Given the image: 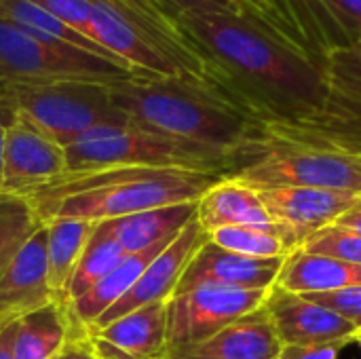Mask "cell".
<instances>
[{"mask_svg":"<svg viewBox=\"0 0 361 359\" xmlns=\"http://www.w3.org/2000/svg\"><path fill=\"white\" fill-rule=\"evenodd\" d=\"M78 332L87 330H80L59 303L30 311L15 322L13 359H55Z\"/></svg>","mask_w":361,"mask_h":359,"instance_id":"obj_22","label":"cell"},{"mask_svg":"<svg viewBox=\"0 0 361 359\" xmlns=\"http://www.w3.org/2000/svg\"><path fill=\"white\" fill-rule=\"evenodd\" d=\"M42 224L44 222L27 197L0 193V271Z\"/></svg>","mask_w":361,"mask_h":359,"instance_id":"obj_27","label":"cell"},{"mask_svg":"<svg viewBox=\"0 0 361 359\" xmlns=\"http://www.w3.org/2000/svg\"><path fill=\"white\" fill-rule=\"evenodd\" d=\"M97 222L78 218H53L47 229V273L55 303L68 307V292L74 271L91 241Z\"/></svg>","mask_w":361,"mask_h":359,"instance_id":"obj_23","label":"cell"},{"mask_svg":"<svg viewBox=\"0 0 361 359\" xmlns=\"http://www.w3.org/2000/svg\"><path fill=\"white\" fill-rule=\"evenodd\" d=\"M157 2L176 19L184 15H209V13H233V15L247 17L239 0H157Z\"/></svg>","mask_w":361,"mask_h":359,"instance_id":"obj_31","label":"cell"},{"mask_svg":"<svg viewBox=\"0 0 361 359\" xmlns=\"http://www.w3.org/2000/svg\"><path fill=\"white\" fill-rule=\"evenodd\" d=\"M328 95L322 112L300 125H269L298 138L361 150V40L332 47L324 57Z\"/></svg>","mask_w":361,"mask_h":359,"instance_id":"obj_9","label":"cell"},{"mask_svg":"<svg viewBox=\"0 0 361 359\" xmlns=\"http://www.w3.org/2000/svg\"><path fill=\"white\" fill-rule=\"evenodd\" d=\"M87 336L97 359H159L167 349V303L89 328Z\"/></svg>","mask_w":361,"mask_h":359,"instance_id":"obj_16","label":"cell"},{"mask_svg":"<svg viewBox=\"0 0 361 359\" xmlns=\"http://www.w3.org/2000/svg\"><path fill=\"white\" fill-rule=\"evenodd\" d=\"M55 359H97L93 349H91V343H89V336L87 332H78L70 339V343L63 347V351L57 355Z\"/></svg>","mask_w":361,"mask_h":359,"instance_id":"obj_34","label":"cell"},{"mask_svg":"<svg viewBox=\"0 0 361 359\" xmlns=\"http://www.w3.org/2000/svg\"><path fill=\"white\" fill-rule=\"evenodd\" d=\"M197 216V203H182L137 212L125 218L102 222L118 241L125 254H135L159 243H167Z\"/></svg>","mask_w":361,"mask_h":359,"instance_id":"obj_24","label":"cell"},{"mask_svg":"<svg viewBox=\"0 0 361 359\" xmlns=\"http://www.w3.org/2000/svg\"><path fill=\"white\" fill-rule=\"evenodd\" d=\"M300 248L309 254L330 256L361 267V237L338 224H330L313 233Z\"/></svg>","mask_w":361,"mask_h":359,"instance_id":"obj_29","label":"cell"},{"mask_svg":"<svg viewBox=\"0 0 361 359\" xmlns=\"http://www.w3.org/2000/svg\"><path fill=\"white\" fill-rule=\"evenodd\" d=\"M68 174H87L114 167L190 169L231 178L241 163L224 152L173 140L135 125L95 129L66 148Z\"/></svg>","mask_w":361,"mask_h":359,"instance_id":"obj_7","label":"cell"},{"mask_svg":"<svg viewBox=\"0 0 361 359\" xmlns=\"http://www.w3.org/2000/svg\"><path fill=\"white\" fill-rule=\"evenodd\" d=\"M0 19L8 21L11 25H15L17 30H21L23 34H27V36H32L36 40H42V42H68L72 47H78V49L104 55L108 59L121 61L108 49H104L102 44L91 40L89 36L80 34L78 30L70 28L68 23H63L55 15L42 11L40 6H36L30 0H0ZM121 63H125V61H121Z\"/></svg>","mask_w":361,"mask_h":359,"instance_id":"obj_25","label":"cell"},{"mask_svg":"<svg viewBox=\"0 0 361 359\" xmlns=\"http://www.w3.org/2000/svg\"><path fill=\"white\" fill-rule=\"evenodd\" d=\"M142 72L68 42L36 40L0 19V83L89 80L114 85Z\"/></svg>","mask_w":361,"mask_h":359,"instance_id":"obj_8","label":"cell"},{"mask_svg":"<svg viewBox=\"0 0 361 359\" xmlns=\"http://www.w3.org/2000/svg\"><path fill=\"white\" fill-rule=\"evenodd\" d=\"M91 19L95 40L133 70L209 80L203 55L157 0H91Z\"/></svg>","mask_w":361,"mask_h":359,"instance_id":"obj_4","label":"cell"},{"mask_svg":"<svg viewBox=\"0 0 361 359\" xmlns=\"http://www.w3.org/2000/svg\"><path fill=\"white\" fill-rule=\"evenodd\" d=\"M277 286L302 296L341 292L361 286V267L296 248L286 256Z\"/></svg>","mask_w":361,"mask_h":359,"instance_id":"obj_21","label":"cell"},{"mask_svg":"<svg viewBox=\"0 0 361 359\" xmlns=\"http://www.w3.org/2000/svg\"><path fill=\"white\" fill-rule=\"evenodd\" d=\"M351 343H330V345H313V347H298V345H283L277 359H338L343 347Z\"/></svg>","mask_w":361,"mask_h":359,"instance_id":"obj_33","label":"cell"},{"mask_svg":"<svg viewBox=\"0 0 361 359\" xmlns=\"http://www.w3.org/2000/svg\"><path fill=\"white\" fill-rule=\"evenodd\" d=\"M110 91L131 125L231 154L241 167L264 138L262 125L203 78L137 74L110 85Z\"/></svg>","mask_w":361,"mask_h":359,"instance_id":"obj_2","label":"cell"},{"mask_svg":"<svg viewBox=\"0 0 361 359\" xmlns=\"http://www.w3.org/2000/svg\"><path fill=\"white\" fill-rule=\"evenodd\" d=\"M209 241L216 245L252 258H286L290 254L288 245L273 233L256 231V229H241V226H228L218 229L207 235Z\"/></svg>","mask_w":361,"mask_h":359,"instance_id":"obj_28","label":"cell"},{"mask_svg":"<svg viewBox=\"0 0 361 359\" xmlns=\"http://www.w3.org/2000/svg\"><path fill=\"white\" fill-rule=\"evenodd\" d=\"M197 222L203 226L207 235L218 229H228V226L273 233L290 250L283 229L271 218L258 190L233 178L220 180L197 201Z\"/></svg>","mask_w":361,"mask_h":359,"instance_id":"obj_19","label":"cell"},{"mask_svg":"<svg viewBox=\"0 0 361 359\" xmlns=\"http://www.w3.org/2000/svg\"><path fill=\"white\" fill-rule=\"evenodd\" d=\"M281 347L269 313L260 307L212 339L188 347L167 349L159 359H277Z\"/></svg>","mask_w":361,"mask_h":359,"instance_id":"obj_18","label":"cell"},{"mask_svg":"<svg viewBox=\"0 0 361 359\" xmlns=\"http://www.w3.org/2000/svg\"><path fill=\"white\" fill-rule=\"evenodd\" d=\"M336 224L343 226V229H349V231L357 233L361 237V199L349 209V212H345V214L336 220Z\"/></svg>","mask_w":361,"mask_h":359,"instance_id":"obj_35","label":"cell"},{"mask_svg":"<svg viewBox=\"0 0 361 359\" xmlns=\"http://www.w3.org/2000/svg\"><path fill=\"white\" fill-rule=\"evenodd\" d=\"M180 28L218 87L258 125H300L326 104L324 66L252 19L233 13L184 15Z\"/></svg>","mask_w":361,"mask_h":359,"instance_id":"obj_1","label":"cell"},{"mask_svg":"<svg viewBox=\"0 0 361 359\" xmlns=\"http://www.w3.org/2000/svg\"><path fill=\"white\" fill-rule=\"evenodd\" d=\"M30 2H34L42 11L55 15L57 19H61L70 28L78 30L80 34L89 36L91 40H95L93 19H91V0H30Z\"/></svg>","mask_w":361,"mask_h":359,"instance_id":"obj_30","label":"cell"},{"mask_svg":"<svg viewBox=\"0 0 361 359\" xmlns=\"http://www.w3.org/2000/svg\"><path fill=\"white\" fill-rule=\"evenodd\" d=\"M55 303L47 273L44 224L0 271V324L15 322L30 311Z\"/></svg>","mask_w":361,"mask_h":359,"instance_id":"obj_17","label":"cell"},{"mask_svg":"<svg viewBox=\"0 0 361 359\" xmlns=\"http://www.w3.org/2000/svg\"><path fill=\"white\" fill-rule=\"evenodd\" d=\"M4 133H6V116L0 112V193H2V182H4Z\"/></svg>","mask_w":361,"mask_h":359,"instance_id":"obj_37","label":"cell"},{"mask_svg":"<svg viewBox=\"0 0 361 359\" xmlns=\"http://www.w3.org/2000/svg\"><path fill=\"white\" fill-rule=\"evenodd\" d=\"M271 218L283 229L290 250L300 248L313 233L336 224L361 197L305 186H264L256 188Z\"/></svg>","mask_w":361,"mask_h":359,"instance_id":"obj_12","label":"cell"},{"mask_svg":"<svg viewBox=\"0 0 361 359\" xmlns=\"http://www.w3.org/2000/svg\"><path fill=\"white\" fill-rule=\"evenodd\" d=\"M222 176L190 169L114 167L63 178L27 195L42 222L78 218L106 222L137 212L197 203Z\"/></svg>","mask_w":361,"mask_h":359,"instance_id":"obj_3","label":"cell"},{"mask_svg":"<svg viewBox=\"0 0 361 359\" xmlns=\"http://www.w3.org/2000/svg\"><path fill=\"white\" fill-rule=\"evenodd\" d=\"M269 292L199 286L167 300V349L203 343L262 307ZM165 349V351H167Z\"/></svg>","mask_w":361,"mask_h":359,"instance_id":"obj_10","label":"cell"},{"mask_svg":"<svg viewBox=\"0 0 361 359\" xmlns=\"http://www.w3.org/2000/svg\"><path fill=\"white\" fill-rule=\"evenodd\" d=\"M17 322V320H15ZM15 322L0 324V359H13V336H15Z\"/></svg>","mask_w":361,"mask_h":359,"instance_id":"obj_36","label":"cell"},{"mask_svg":"<svg viewBox=\"0 0 361 359\" xmlns=\"http://www.w3.org/2000/svg\"><path fill=\"white\" fill-rule=\"evenodd\" d=\"M0 110L25 118L63 148L95 129L131 125L110 85L89 80L0 83Z\"/></svg>","mask_w":361,"mask_h":359,"instance_id":"obj_6","label":"cell"},{"mask_svg":"<svg viewBox=\"0 0 361 359\" xmlns=\"http://www.w3.org/2000/svg\"><path fill=\"white\" fill-rule=\"evenodd\" d=\"M262 307L269 313L281 345L313 347L330 343H353L357 332L351 322L332 309L315 303L309 296L288 292L279 286L269 290Z\"/></svg>","mask_w":361,"mask_h":359,"instance_id":"obj_13","label":"cell"},{"mask_svg":"<svg viewBox=\"0 0 361 359\" xmlns=\"http://www.w3.org/2000/svg\"><path fill=\"white\" fill-rule=\"evenodd\" d=\"M173 241V239H171ZM159 243L152 245L148 250L135 252V254H127L104 279H99L89 292H85L82 296H78L76 300L70 303L68 311L72 322L80 328V330H89L91 326L97 324V320L110 309L114 307L118 300H123L127 296V292L137 284V279L144 275V271L148 269V264L171 243Z\"/></svg>","mask_w":361,"mask_h":359,"instance_id":"obj_20","label":"cell"},{"mask_svg":"<svg viewBox=\"0 0 361 359\" xmlns=\"http://www.w3.org/2000/svg\"><path fill=\"white\" fill-rule=\"evenodd\" d=\"M4 112V110H0ZM6 116L2 193L32 195L68 174L66 148L17 114Z\"/></svg>","mask_w":361,"mask_h":359,"instance_id":"obj_11","label":"cell"},{"mask_svg":"<svg viewBox=\"0 0 361 359\" xmlns=\"http://www.w3.org/2000/svg\"><path fill=\"white\" fill-rule=\"evenodd\" d=\"M231 178L252 188L305 186L361 197V150L264 127V138Z\"/></svg>","mask_w":361,"mask_h":359,"instance_id":"obj_5","label":"cell"},{"mask_svg":"<svg viewBox=\"0 0 361 359\" xmlns=\"http://www.w3.org/2000/svg\"><path fill=\"white\" fill-rule=\"evenodd\" d=\"M353 343H357L361 349V328H357V332H355V339H353Z\"/></svg>","mask_w":361,"mask_h":359,"instance_id":"obj_38","label":"cell"},{"mask_svg":"<svg viewBox=\"0 0 361 359\" xmlns=\"http://www.w3.org/2000/svg\"><path fill=\"white\" fill-rule=\"evenodd\" d=\"M315 303L332 309L347 322H351L355 328H361V286L341 290V292H326V294H311Z\"/></svg>","mask_w":361,"mask_h":359,"instance_id":"obj_32","label":"cell"},{"mask_svg":"<svg viewBox=\"0 0 361 359\" xmlns=\"http://www.w3.org/2000/svg\"><path fill=\"white\" fill-rule=\"evenodd\" d=\"M127 254L118 245V241L110 235V231L97 222L91 241L74 271V277L70 281V292H68V307L72 300L89 292L99 279H104Z\"/></svg>","mask_w":361,"mask_h":359,"instance_id":"obj_26","label":"cell"},{"mask_svg":"<svg viewBox=\"0 0 361 359\" xmlns=\"http://www.w3.org/2000/svg\"><path fill=\"white\" fill-rule=\"evenodd\" d=\"M286 258H252L228 252L214 241H207L195 252L182 279L178 292H186L199 286H218L235 290H262L269 292L277 286V277Z\"/></svg>","mask_w":361,"mask_h":359,"instance_id":"obj_15","label":"cell"},{"mask_svg":"<svg viewBox=\"0 0 361 359\" xmlns=\"http://www.w3.org/2000/svg\"><path fill=\"white\" fill-rule=\"evenodd\" d=\"M205 241H207V233L203 231V226L197 222V216H195L178 233V237L148 264V269L137 279V284L127 292V296L123 300H118L114 307H110L97 320V324L91 328L106 326V324H110L131 311H137L142 307L167 303L176 294L182 273L186 271L190 258Z\"/></svg>","mask_w":361,"mask_h":359,"instance_id":"obj_14","label":"cell"}]
</instances>
